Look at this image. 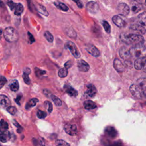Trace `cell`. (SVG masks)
Masks as SVG:
<instances>
[{
    "label": "cell",
    "mask_w": 146,
    "mask_h": 146,
    "mask_svg": "<svg viewBox=\"0 0 146 146\" xmlns=\"http://www.w3.org/2000/svg\"><path fill=\"white\" fill-rule=\"evenodd\" d=\"M120 39L124 43L127 44H133V46L144 43V40L143 36L136 34H121Z\"/></svg>",
    "instance_id": "1"
},
{
    "label": "cell",
    "mask_w": 146,
    "mask_h": 146,
    "mask_svg": "<svg viewBox=\"0 0 146 146\" xmlns=\"http://www.w3.org/2000/svg\"><path fill=\"white\" fill-rule=\"evenodd\" d=\"M3 36L5 40L10 43L17 42L19 37L18 32L12 27H7L4 30Z\"/></svg>",
    "instance_id": "2"
},
{
    "label": "cell",
    "mask_w": 146,
    "mask_h": 146,
    "mask_svg": "<svg viewBox=\"0 0 146 146\" xmlns=\"http://www.w3.org/2000/svg\"><path fill=\"white\" fill-rule=\"evenodd\" d=\"M130 52L131 56L137 58H144L146 57V46L144 43L133 46L131 49Z\"/></svg>",
    "instance_id": "3"
},
{
    "label": "cell",
    "mask_w": 146,
    "mask_h": 146,
    "mask_svg": "<svg viewBox=\"0 0 146 146\" xmlns=\"http://www.w3.org/2000/svg\"><path fill=\"white\" fill-rule=\"evenodd\" d=\"M10 9L14 11L15 15H20L23 11V6L20 3H14L11 1H9L7 3Z\"/></svg>",
    "instance_id": "4"
},
{
    "label": "cell",
    "mask_w": 146,
    "mask_h": 146,
    "mask_svg": "<svg viewBox=\"0 0 146 146\" xmlns=\"http://www.w3.org/2000/svg\"><path fill=\"white\" fill-rule=\"evenodd\" d=\"M129 91L132 95L137 99L142 98L144 95V91H143L136 84H132L129 87Z\"/></svg>",
    "instance_id": "5"
},
{
    "label": "cell",
    "mask_w": 146,
    "mask_h": 146,
    "mask_svg": "<svg viewBox=\"0 0 146 146\" xmlns=\"http://www.w3.org/2000/svg\"><path fill=\"white\" fill-rule=\"evenodd\" d=\"M65 47L66 48H68L70 51L72 55L75 58H79L80 56V54L79 50H78L76 45L72 42L71 41L67 42V43H66Z\"/></svg>",
    "instance_id": "6"
},
{
    "label": "cell",
    "mask_w": 146,
    "mask_h": 146,
    "mask_svg": "<svg viewBox=\"0 0 146 146\" xmlns=\"http://www.w3.org/2000/svg\"><path fill=\"white\" fill-rule=\"evenodd\" d=\"M86 50L94 57H98L100 55L99 50L93 44H87L85 46Z\"/></svg>",
    "instance_id": "7"
},
{
    "label": "cell",
    "mask_w": 146,
    "mask_h": 146,
    "mask_svg": "<svg viewBox=\"0 0 146 146\" xmlns=\"http://www.w3.org/2000/svg\"><path fill=\"white\" fill-rule=\"evenodd\" d=\"M117 10L119 13L122 15L126 16L129 13L130 9L128 5L125 3H120L118 5Z\"/></svg>",
    "instance_id": "8"
},
{
    "label": "cell",
    "mask_w": 146,
    "mask_h": 146,
    "mask_svg": "<svg viewBox=\"0 0 146 146\" xmlns=\"http://www.w3.org/2000/svg\"><path fill=\"white\" fill-rule=\"evenodd\" d=\"M64 131L67 134L71 136H74L76 135L78 132L77 127L74 124H66L64 126Z\"/></svg>",
    "instance_id": "9"
},
{
    "label": "cell",
    "mask_w": 146,
    "mask_h": 146,
    "mask_svg": "<svg viewBox=\"0 0 146 146\" xmlns=\"http://www.w3.org/2000/svg\"><path fill=\"white\" fill-rule=\"evenodd\" d=\"M86 7L87 10L92 13V14H96L99 10L98 4L94 1H90L86 5Z\"/></svg>",
    "instance_id": "10"
},
{
    "label": "cell",
    "mask_w": 146,
    "mask_h": 146,
    "mask_svg": "<svg viewBox=\"0 0 146 146\" xmlns=\"http://www.w3.org/2000/svg\"><path fill=\"white\" fill-rule=\"evenodd\" d=\"M119 55L121 59L124 60H128L131 56L130 50L128 49L126 47H122L119 50Z\"/></svg>",
    "instance_id": "11"
},
{
    "label": "cell",
    "mask_w": 146,
    "mask_h": 146,
    "mask_svg": "<svg viewBox=\"0 0 146 146\" xmlns=\"http://www.w3.org/2000/svg\"><path fill=\"white\" fill-rule=\"evenodd\" d=\"M130 29L136 31L140 34H144L146 33V30L143 25L140 23H133L130 26Z\"/></svg>",
    "instance_id": "12"
},
{
    "label": "cell",
    "mask_w": 146,
    "mask_h": 146,
    "mask_svg": "<svg viewBox=\"0 0 146 146\" xmlns=\"http://www.w3.org/2000/svg\"><path fill=\"white\" fill-rule=\"evenodd\" d=\"M131 10L133 13H137V12L140 11L143 9V6L141 2L134 0L131 3Z\"/></svg>",
    "instance_id": "13"
},
{
    "label": "cell",
    "mask_w": 146,
    "mask_h": 146,
    "mask_svg": "<svg viewBox=\"0 0 146 146\" xmlns=\"http://www.w3.org/2000/svg\"><path fill=\"white\" fill-rule=\"evenodd\" d=\"M63 88L66 92L70 96L76 97L78 95V91L69 84H65L63 86Z\"/></svg>",
    "instance_id": "14"
},
{
    "label": "cell",
    "mask_w": 146,
    "mask_h": 146,
    "mask_svg": "<svg viewBox=\"0 0 146 146\" xmlns=\"http://www.w3.org/2000/svg\"><path fill=\"white\" fill-rule=\"evenodd\" d=\"M78 68L80 71L87 72L90 69L89 64L84 60H80L77 64Z\"/></svg>",
    "instance_id": "15"
},
{
    "label": "cell",
    "mask_w": 146,
    "mask_h": 146,
    "mask_svg": "<svg viewBox=\"0 0 146 146\" xmlns=\"http://www.w3.org/2000/svg\"><path fill=\"white\" fill-rule=\"evenodd\" d=\"M113 22L118 27H123L125 25V21L119 15H115L112 17Z\"/></svg>",
    "instance_id": "16"
},
{
    "label": "cell",
    "mask_w": 146,
    "mask_h": 146,
    "mask_svg": "<svg viewBox=\"0 0 146 146\" xmlns=\"http://www.w3.org/2000/svg\"><path fill=\"white\" fill-rule=\"evenodd\" d=\"M113 67L114 68L119 72H121L124 70L125 67L123 63L117 58L113 60Z\"/></svg>",
    "instance_id": "17"
},
{
    "label": "cell",
    "mask_w": 146,
    "mask_h": 146,
    "mask_svg": "<svg viewBox=\"0 0 146 146\" xmlns=\"http://www.w3.org/2000/svg\"><path fill=\"white\" fill-rule=\"evenodd\" d=\"M96 94V88L92 84H89L87 86V90L86 91V94L89 97H94Z\"/></svg>",
    "instance_id": "18"
},
{
    "label": "cell",
    "mask_w": 146,
    "mask_h": 146,
    "mask_svg": "<svg viewBox=\"0 0 146 146\" xmlns=\"http://www.w3.org/2000/svg\"><path fill=\"white\" fill-rule=\"evenodd\" d=\"M0 104L3 108H8L10 106L11 103L7 96L4 95H0Z\"/></svg>",
    "instance_id": "19"
},
{
    "label": "cell",
    "mask_w": 146,
    "mask_h": 146,
    "mask_svg": "<svg viewBox=\"0 0 146 146\" xmlns=\"http://www.w3.org/2000/svg\"><path fill=\"white\" fill-rule=\"evenodd\" d=\"M145 59L144 58H137L134 62V67L136 70H142Z\"/></svg>",
    "instance_id": "20"
},
{
    "label": "cell",
    "mask_w": 146,
    "mask_h": 146,
    "mask_svg": "<svg viewBox=\"0 0 146 146\" xmlns=\"http://www.w3.org/2000/svg\"><path fill=\"white\" fill-rule=\"evenodd\" d=\"M83 105H84V108L87 110H91L96 107V104L94 102H92V100H86L84 102Z\"/></svg>",
    "instance_id": "21"
},
{
    "label": "cell",
    "mask_w": 146,
    "mask_h": 146,
    "mask_svg": "<svg viewBox=\"0 0 146 146\" xmlns=\"http://www.w3.org/2000/svg\"><path fill=\"white\" fill-rule=\"evenodd\" d=\"M143 91H146V78H140L138 79L136 83Z\"/></svg>",
    "instance_id": "22"
},
{
    "label": "cell",
    "mask_w": 146,
    "mask_h": 146,
    "mask_svg": "<svg viewBox=\"0 0 146 146\" xmlns=\"http://www.w3.org/2000/svg\"><path fill=\"white\" fill-rule=\"evenodd\" d=\"M10 137H11L10 133L7 131L1 132L0 140L1 142L2 143L6 142L7 140H9L10 139Z\"/></svg>",
    "instance_id": "23"
},
{
    "label": "cell",
    "mask_w": 146,
    "mask_h": 146,
    "mask_svg": "<svg viewBox=\"0 0 146 146\" xmlns=\"http://www.w3.org/2000/svg\"><path fill=\"white\" fill-rule=\"evenodd\" d=\"M105 132L110 137H115L117 135V131L114 128L112 127H107L105 129Z\"/></svg>",
    "instance_id": "24"
},
{
    "label": "cell",
    "mask_w": 146,
    "mask_h": 146,
    "mask_svg": "<svg viewBox=\"0 0 146 146\" xmlns=\"http://www.w3.org/2000/svg\"><path fill=\"white\" fill-rule=\"evenodd\" d=\"M36 10H38V11L40 13H41L42 14L45 15V16H48V13L46 9V8L43 6L42 5L40 4H38L36 6Z\"/></svg>",
    "instance_id": "25"
},
{
    "label": "cell",
    "mask_w": 146,
    "mask_h": 146,
    "mask_svg": "<svg viewBox=\"0 0 146 146\" xmlns=\"http://www.w3.org/2000/svg\"><path fill=\"white\" fill-rule=\"evenodd\" d=\"M139 23L145 26L146 25V12H143L141 14H140L137 17Z\"/></svg>",
    "instance_id": "26"
},
{
    "label": "cell",
    "mask_w": 146,
    "mask_h": 146,
    "mask_svg": "<svg viewBox=\"0 0 146 146\" xmlns=\"http://www.w3.org/2000/svg\"><path fill=\"white\" fill-rule=\"evenodd\" d=\"M38 102V99L37 98H32L27 103H26V110H29L30 109L31 107H34L36 105V103Z\"/></svg>",
    "instance_id": "27"
},
{
    "label": "cell",
    "mask_w": 146,
    "mask_h": 146,
    "mask_svg": "<svg viewBox=\"0 0 146 146\" xmlns=\"http://www.w3.org/2000/svg\"><path fill=\"white\" fill-rule=\"evenodd\" d=\"M54 4L56 6V7L64 11H67L68 10V7L63 3L60 2H55L54 3Z\"/></svg>",
    "instance_id": "28"
},
{
    "label": "cell",
    "mask_w": 146,
    "mask_h": 146,
    "mask_svg": "<svg viewBox=\"0 0 146 146\" xmlns=\"http://www.w3.org/2000/svg\"><path fill=\"white\" fill-rule=\"evenodd\" d=\"M10 88L13 91H17L19 88L18 82L17 80H14L10 85Z\"/></svg>",
    "instance_id": "29"
},
{
    "label": "cell",
    "mask_w": 146,
    "mask_h": 146,
    "mask_svg": "<svg viewBox=\"0 0 146 146\" xmlns=\"http://www.w3.org/2000/svg\"><path fill=\"white\" fill-rule=\"evenodd\" d=\"M68 74V71L67 69L65 67L61 68L58 71V76L60 78H64L67 76Z\"/></svg>",
    "instance_id": "30"
},
{
    "label": "cell",
    "mask_w": 146,
    "mask_h": 146,
    "mask_svg": "<svg viewBox=\"0 0 146 146\" xmlns=\"http://www.w3.org/2000/svg\"><path fill=\"white\" fill-rule=\"evenodd\" d=\"M44 36L47 39V40L48 42H50V43H52L53 42V40H54V36H53V35L48 31H46L44 32Z\"/></svg>",
    "instance_id": "31"
},
{
    "label": "cell",
    "mask_w": 146,
    "mask_h": 146,
    "mask_svg": "<svg viewBox=\"0 0 146 146\" xmlns=\"http://www.w3.org/2000/svg\"><path fill=\"white\" fill-rule=\"evenodd\" d=\"M51 99L52 100V101L54 102V103H55V104L56 106H60L62 105V102L61 100L58 97H57L56 96L54 95H51Z\"/></svg>",
    "instance_id": "32"
},
{
    "label": "cell",
    "mask_w": 146,
    "mask_h": 146,
    "mask_svg": "<svg viewBox=\"0 0 146 146\" xmlns=\"http://www.w3.org/2000/svg\"><path fill=\"white\" fill-rule=\"evenodd\" d=\"M102 25L105 31H106V33H107L108 34H110L111 33V26L110 24L108 23V22H107L106 21H103Z\"/></svg>",
    "instance_id": "33"
},
{
    "label": "cell",
    "mask_w": 146,
    "mask_h": 146,
    "mask_svg": "<svg viewBox=\"0 0 146 146\" xmlns=\"http://www.w3.org/2000/svg\"><path fill=\"white\" fill-rule=\"evenodd\" d=\"M34 71H35V74L36 75V76L38 77H39L44 74H45L46 73V71H44V70H42L39 68H37V67H35L34 68Z\"/></svg>",
    "instance_id": "34"
},
{
    "label": "cell",
    "mask_w": 146,
    "mask_h": 146,
    "mask_svg": "<svg viewBox=\"0 0 146 146\" xmlns=\"http://www.w3.org/2000/svg\"><path fill=\"white\" fill-rule=\"evenodd\" d=\"M8 129V124L6 122H5L3 119L1 120V132L5 131Z\"/></svg>",
    "instance_id": "35"
},
{
    "label": "cell",
    "mask_w": 146,
    "mask_h": 146,
    "mask_svg": "<svg viewBox=\"0 0 146 146\" xmlns=\"http://www.w3.org/2000/svg\"><path fill=\"white\" fill-rule=\"evenodd\" d=\"M56 146H70V144L63 140H58L56 142Z\"/></svg>",
    "instance_id": "36"
},
{
    "label": "cell",
    "mask_w": 146,
    "mask_h": 146,
    "mask_svg": "<svg viewBox=\"0 0 146 146\" xmlns=\"http://www.w3.org/2000/svg\"><path fill=\"white\" fill-rule=\"evenodd\" d=\"M7 111L11 115H14L17 112V108L15 107H14V106H10L8 108H7Z\"/></svg>",
    "instance_id": "37"
},
{
    "label": "cell",
    "mask_w": 146,
    "mask_h": 146,
    "mask_svg": "<svg viewBox=\"0 0 146 146\" xmlns=\"http://www.w3.org/2000/svg\"><path fill=\"white\" fill-rule=\"evenodd\" d=\"M36 115L38 116V118L39 119H44L46 117V113L43 111H41V110H39L37 112V113H36Z\"/></svg>",
    "instance_id": "38"
},
{
    "label": "cell",
    "mask_w": 146,
    "mask_h": 146,
    "mask_svg": "<svg viewBox=\"0 0 146 146\" xmlns=\"http://www.w3.org/2000/svg\"><path fill=\"white\" fill-rule=\"evenodd\" d=\"M22 77H23V79L24 80L25 83L26 84H30V78L29 77V74L23 72Z\"/></svg>",
    "instance_id": "39"
},
{
    "label": "cell",
    "mask_w": 146,
    "mask_h": 146,
    "mask_svg": "<svg viewBox=\"0 0 146 146\" xmlns=\"http://www.w3.org/2000/svg\"><path fill=\"white\" fill-rule=\"evenodd\" d=\"M7 82V80L6 78H5L3 76L1 75V80H0V88H2V87L5 84V83Z\"/></svg>",
    "instance_id": "40"
},
{
    "label": "cell",
    "mask_w": 146,
    "mask_h": 146,
    "mask_svg": "<svg viewBox=\"0 0 146 146\" xmlns=\"http://www.w3.org/2000/svg\"><path fill=\"white\" fill-rule=\"evenodd\" d=\"M44 104L45 105H47L48 108V111L49 113H51L52 111V105L51 104V102H44Z\"/></svg>",
    "instance_id": "41"
},
{
    "label": "cell",
    "mask_w": 146,
    "mask_h": 146,
    "mask_svg": "<svg viewBox=\"0 0 146 146\" xmlns=\"http://www.w3.org/2000/svg\"><path fill=\"white\" fill-rule=\"evenodd\" d=\"M27 34H28V38H29L30 43H33V42H35V39H34V36H33V35H32L30 32H28Z\"/></svg>",
    "instance_id": "42"
},
{
    "label": "cell",
    "mask_w": 146,
    "mask_h": 146,
    "mask_svg": "<svg viewBox=\"0 0 146 146\" xmlns=\"http://www.w3.org/2000/svg\"><path fill=\"white\" fill-rule=\"evenodd\" d=\"M72 66V62L71 60H68L64 63V67L66 68L67 69L70 68Z\"/></svg>",
    "instance_id": "43"
},
{
    "label": "cell",
    "mask_w": 146,
    "mask_h": 146,
    "mask_svg": "<svg viewBox=\"0 0 146 146\" xmlns=\"http://www.w3.org/2000/svg\"><path fill=\"white\" fill-rule=\"evenodd\" d=\"M74 1L76 4L77 5V6L79 7V8H82L83 7V4H82V2H81L80 0H72Z\"/></svg>",
    "instance_id": "44"
},
{
    "label": "cell",
    "mask_w": 146,
    "mask_h": 146,
    "mask_svg": "<svg viewBox=\"0 0 146 146\" xmlns=\"http://www.w3.org/2000/svg\"><path fill=\"white\" fill-rule=\"evenodd\" d=\"M23 72L24 73H26V74H29L30 72H31V70L30 68H26L24 70H23Z\"/></svg>",
    "instance_id": "45"
},
{
    "label": "cell",
    "mask_w": 146,
    "mask_h": 146,
    "mask_svg": "<svg viewBox=\"0 0 146 146\" xmlns=\"http://www.w3.org/2000/svg\"><path fill=\"white\" fill-rule=\"evenodd\" d=\"M21 98V96H18L17 98L15 99V102H17V104H20V103H19V100H20V99Z\"/></svg>",
    "instance_id": "46"
},
{
    "label": "cell",
    "mask_w": 146,
    "mask_h": 146,
    "mask_svg": "<svg viewBox=\"0 0 146 146\" xmlns=\"http://www.w3.org/2000/svg\"><path fill=\"white\" fill-rule=\"evenodd\" d=\"M145 72H146V59H145V61L144 62V66H143V69H142Z\"/></svg>",
    "instance_id": "47"
},
{
    "label": "cell",
    "mask_w": 146,
    "mask_h": 146,
    "mask_svg": "<svg viewBox=\"0 0 146 146\" xmlns=\"http://www.w3.org/2000/svg\"><path fill=\"white\" fill-rule=\"evenodd\" d=\"M13 123H13V124H14V125H15L16 127H17L18 128V127H21V126L19 125V124H18V123H17L16 121L14 120Z\"/></svg>",
    "instance_id": "48"
},
{
    "label": "cell",
    "mask_w": 146,
    "mask_h": 146,
    "mask_svg": "<svg viewBox=\"0 0 146 146\" xmlns=\"http://www.w3.org/2000/svg\"><path fill=\"white\" fill-rule=\"evenodd\" d=\"M17 132H18V133H21V131H22V127H19V128H18V129H17Z\"/></svg>",
    "instance_id": "49"
},
{
    "label": "cell",
    "mask_w": 146,
    "mask_h": 146,
    "mask_svg": "<svg viewBox=\"0 0 146 146\" xmlns=\"http://www.w3.org/2000/svg\"><path fill=\"white\" fill-rule=\"evenodd\" d=\"M39 143H40V146H45V145H44V143L43 142V141H39Z\"/></svg>",
    "instance_id": "50"
},
{
    "label": "cell",
    "mask_w": 146,
    "mask_h": 146,
    "mask_svg": "<svg viewBox=\"0 0 146 146\" xmlns=\"http://www.w3.org/2000/svg\"><path fill=\"white\" fill-rule=\"evenodd\" d=\"M144 95H145V97H146V91L144 92Z\"/></svg>",
    "instance_id": "51"
},
{
    "label": "cell",
    "mask_w": 146,
    "mask_h": 146,
    "mask_svg": "<svg viewBox=\"0 0 146 146\" xmlns=\"http://www.w3.org/2000/svg\"><path fill=\"white\" fill-rule=\"evenodd\" d=\"M145 3H146V0H145Z\"/></svg>",
    "instance_id": "52"
},
{
    "label": "cell",
    "mask_w": 146,
    "mask_h": 146,
    "mask_svg": "<svg viewBox=\"0 0 146 146\" xmlns=\"http://www.w3.org/2000/svg\"><path fill=\"white\" fill-rule=\"evenodd\" d=\"M133 1H134V0H133Z\"/></svg>",
    "instance_id": "53"
}]
</instances>
